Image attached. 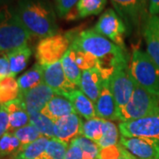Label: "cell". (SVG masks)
Here are the masks:
<instances>
[{"label":"cell","mask_w":159,"mask_h":159,"mask_svg":"<svg viewBox=\"0 0 159 159\" xmlns=\"http://www.w3.org/2000/svg\"><path fill=\"white\" fill-rule=\"evenodd\" d=\"M71 46L89 52L97 58V68L103 80H110L119 67L128 65L126 51L94 29L82 30L78 33Z\"/></svg>","instance_id":"cell-1"},{"label":"cell","mask_w":159,"mask_h":159,"mask_svg":"<svg viewBox=\"0 0 159 159\" xmlns=\"http://www.w3.org/2000/svg\"><path fill=\"white\" fill-rule=\"evenodd\" d=\"M16 11L32 36L43 39L57 34L56 11L49 0H20Z\"/></svg>","instance_id":"cell-2"},{"label":"cell","mask_w":159,"mask_h":159,"mask_svg":"<svg viewBox=\"0 0 159 159\" xmlns=\"http://www.w3.org/2000/svg\"><path fill=\"white\" fill-rule=\"evenodd\" d=\"M31 37L16 9L7 5L0 6V55H7L17 49L29 46Z\"/></svg>","instance_id":"cell-3"},{"label":"cell","mask_w":159,"mask_h":159,"mask_svg":"<svg viewBox=\"0 0 159 159\" xmlns=\"http://www.w3.org/2000/svg\"><path fill=\"white\" fill-rule=\"evenodd\" d=\"M129 72L136 84L159 97V66L147 52L134 50Z\"/></svg>","instance_id":"cell-4"},{"label":"cell","mask_w":159,"mask_h":159,"mask_svg":"<svg viewBox=\"0 0 159 159\" xmlns=\"http://www.w3.org/2000/svg\"><path fill=\"white\" fill-rule=\"evenodd\" d=\"M159 111V97L135 83L133 96L125 107L118 112L121 122L142 119Z\"/></svg>","instance_id":"cell-5"},{"label":"cell","mask_w":159,"mask_h":159,"mask_svg":"<svg viewBox=\"0 0 159 159\" xmlns=\"http://www.w3.org/2000/svg\"><path fill=\"white\" fill-rule=\"evenodd\" d=\"M78 33L71 30L64 34H57L40 40L35 49V57L42 66L60 61L68 51Z\"/></svg>","instance_id":"cell-6"},{"label":"cell","mask_w":159,"mask_h":159,"mask_svg":"<svg viewBox=\"0 0 159 159\" xmlns=\"http://www.w3.org/2000/svg\"><path fill=\"white\" fill-rule=\"evenodd\" d=\"M116 12L123 20L129 33L144 29L148 20V0H111Z\"/></svg>","instance_id":"cell-7"},{"label":"cell","mask_w":159,"mask_h":159,"mask_svg":"<svg viewBox=\"0 0 159 159\" xmlns=\"http://www.w3.org/2000/svg\"><path fill=\"white\" fill-rule=\"evenodd\" d=\"M94 30L125 50V36L128 30L123 20L113 9H107L102 13L97 20Z\"/></svg>","instance_id":"cell-8"},{"label":"cell","mask_w":159,"mask_h":159,"mask_svg":"<svg viewBox=\"0 0 159 159\" xmlns=\"http://www.w3.org/2000/svg\"><path fill=\"white\" fill-rule=\"evenodd\" d=\"M121 136L138 137L159 142V111L142 119L120 122Z\"/></svg>","instance_id":"cell-9"},{"label":"cell","mask_w":159,"mask_h":159,"mask_svg":"<svg viewBox=\"0 0 159 159\" xmlns=\"http://www.w3.org/2000/svg\"><path fill=\"white\" fill-rule=\"evenodd\" d=\"M109 81L119 112L129 102L135 87V81L129 72V66L125 65L119 67Z\"/></svg>","instance_id":"cell-10"},{"label":"cell","mask_w":159,"mask_h":159,"mask_svg":"<svg viewBox=\"0 0 159 159\" xmlns=\"http://www.w3.org/2000/svg\"><path fill=\"white\" fill-rule=\"evenodd\" d=\"M119 144L138 159H159V142L145 138H119Z\"/></svg>","instance_id":"cell-11"},{"label":"cell","mask_w":159,"mask_h":159,"mask_svg":"<svg viewBox=\"0 0 159 159\" xmlns=\"http://www.w3.org/2000/svg\"><path fill=\"white\" fill-rule=\"evenodd\" d=\"M43 83L54 91L56 95L62 97L77 88L66 78L61 60L43 66Z\"/></svg>","instance_id":"cell-12"},{"label":"cell","mask_w":159,"mask_h":159,"mask_svg":"<svg viewBox=\"0 0 159 159\" xmlns=\"http://www.w3.org/2000/svg\"><path fill=\"white\" fill-rule=\"evenodd\" d=\"M55 95L54 91L43 82L25 93H20V97L22 98L29 116L41 112Z\"/></svg>","instance_id":"cell-13"},{"label":"cell","mask_w":159,"mask_h":159,"mask_svg":"<svg viewBox=\"0 0 159 159\" xmlns=\"http://www.w3.org/2000/svg\"><path fill=\"white\" fill-rule=\"evenodd\" d=\"M83 122L77 113L70 114L54 123V138L70 144L76 137L81 135Z\"/></svg>","instance_id":"cell-14"},{"label":"cell","mask_w":159,"mask_h":159,"mask_svg":"<svg viewBox=\"0 0 159 159\" xmlns=\"http://www.w3.org/2000/svg\"><path fill=\"white\" fill-rule=\"evenodd\" d=\"M95 108L97 118L105 120H119L118 107L111 89L109 80H105L102 83L100 96L95 102Z\"/></svg>","instance_id":"cell-15"},{"label":"cell","mask_w":159,"mask_h":159,"mask_svg":"<svg viewBox=\"0 0 159 159\" xmlns=\"http://www.w3.org/2000/svg\"><path fill=\"white\" fill-rule=\"evenodd\" d=\"M104 80L99 70L95 67L82 72L79 87L80 90L95 103L100 96Z\"/></svg>","instance_id":"cell-16"},{"label":"cell","mask_w":159,"mask_h":159,"mask_svg":"<svg viewBox=\"0 0 159 159\" xmlns=\"http://www.w3.org/2000/svg\"><path fill=\"white\" fill-rule=\"evenodd\" d=\"M9 114V132H13L30 124V116L28 113L22 98L19 97L14 101L4 105Z\"/></svg>","instance_id":"cell-17"},{"label":"cell","mask_w":159,"mask_h":159,"mask_svg":"<svg viewBox=\"0 0 159 159\" xmlns=\"http://www.w3.org/2000/svg\"><path fill=\"white\" fill-rule=\"evenodd\" d=\"M41 113L45 115L55 123L61 118L76 112L72 102L66 97L55 95L42 110Z\"/></svg>","instance_id":"cell-18"},{"label":"cell","mask_w":159,"mask_h":159,"mask_svg":"<svg viewBox=\"0 0 159 159\" xmlns=\"http://www.w3.org/2000/svg\"><path fill=\"white\" fill-rule=\"evenodd\" d=\"M65 97H66L72 102L75 112L80 116L83 117L87 120L97 117L95 103L80 89H75L66 94Z\"/></svg>","instance_id":"cell-19"},{"label":"cell","mask_w":159,"mask_h":159,"mask_svg":"<svg viewBox=\"0 0 159 159\" xmlns=\"http://www.w3.org/2000/svg\"><path fill=\"white\" fill-rule=\"evenodd\" d=\"M107 0H80L72 10V14L66 16L67 20H79L99 14L105 7Z\"/></svg>","instance_id":"cell-20"},{"label":"cell","mask_w":159,"mask_h":159,"mask_svg":"<svg viewBox=\"0 0 159 159\" xmlns=\"http://www.w3.org/2000/svg\"><path fill=\"white\" fill-rule=\"evenodd\" d=\"M20 93L34 89L43 82V66L36 63L17 80Z\"/></svg>","instance_id":"cell-21"},{"label":"cell","mask_w":159,"mask_h":159,"mask_svg":"<svg viewBox=\"0 0 159 159\" xmlns=\"http://www.w3.org/2000/svg\"><path fill=\"white\" fill-rule=\"evenodd\" d=\"M50 139L41 136L30 144L23 146L13 159H44L47 144Z\"/></svg>","instance_id":"cell-22"},{"label":"cell","mask_w":159,"mask_h":159,"mask_svg":"<svg viewBox=\"0 0 159 159\" xmlns=\"http://www.w3.org/2000/svg\"><path fill=\"white\" fill-rule=\"evenodd\" d=\"M31 55L32 50L29 46L17 49L6 55L10 63V68L12 76H15L26 68Z\"/></svg>","instance_id":"cell-23"},{"label":"cell","mask_w":159,"mask_h":159,"mask_svg":"<svg viewBox=\"0 0 159 159\" xmlns=\"http://www.w3.org/2000/svg\"><path fill=\"white\" fill-rule=\"evenodd\" d=\"M20 88L15 76H7L0 80V106L14 101L20 97Z\"/></svg>","instance_id":"cell-24"},{"label":"cell","mask_w":159,"mask_h":159,"mask_svg":"<svg viewBox=\"0 0 159 159\" xmlns=\"http://www.w3.org/2000/svg\"><path fill=\"white\" fill-rule=\"evenodd\" d=\"M119 131L115 123L111 120L104 119L102 126V135L101 139L96 143L100 148H107L119 144Z\"/></svg>","instance_id":"cell-25"},{"label":"cell","mask_w":159,"mask_h":159,"mask_svg":"<svg viewBox=\"0 0 159 159\" xmlns=\"http://www.w3.org/2000/svg\"><path fill=\"white\" fill-rule=\"evenodd\" d=\"M22 148L20 142L11 132H7L0 139V158L17 155Z\"/></svg>","instance_id":"cell-26"},{"label":"cell","mask_w":159,"mask_h":159,"mask_svg":"<svg viewBox=\"0 0 159 159\" xmlns=\"http://www.w3.org/2000/svg\"><path fill=\"white\" fill-rule=\"evenodd\" d=\"M30 124L39 131L42 136L54 138V122L41 112L30 115Z\"/></svg>","instance_id":"cell-27"},{"label":"cell","mask_w":159,"mask_h":159,"mask_svg":"<svg viewBox=\"0 0 159 159\" xmlns=\"http://www.w3.org/2000/svg\"><path fill=\"white\" fill-rule=\"evenodd\" d=\"M61 65L66 78L72 83H74V85L79 87L82 71L79 68V66L75 64L74 59L72 58L69 50L61 58Z\"/></svg>","instance_id":"cell-28"},{"label":"cell","mask_w":159,"mask_h":159,"mask_svg":"<svg viewBox=\"0 0 159 159\" xmlns=\"http://www.w3.org/2000/svg\"><path fill=\"white\" fill-rule=\"evenodd\" d=\"M69 51L75 64L79 66V68L82 72L97 67V59L90 53L80 51L79 49L74 48L72 46H70Z\"/></svg>","instance_id":"cell-29"},{"label":"cell","mask_w":159,"mask_h":159,"mask_svg":"<svg viewBox=\"0 0 159 159\" xmlns=\"http://www.w3.org/2000/svg\"><path fill=\"white\" fill-rule=\"evenodd\" d=\"M104 119L100 118L88 119L83 123L81 128V135L89 139L93 142H97L102 135V126Z\"/></svg>","instance_id":"cell-30"},{"label":"cell","mask_w":159,"mask_h":159,"mask_svg":"<svg viewBox=\"0 0 159 159\" xmlns=\"http://www.w3.org/2000/svg\"><path fill=\"white\" fill-rule=\"evenodd\" d=\"M72 142L80 148L82 151V159H98L100 148L95 142L82 135L76 137Z\"/></svg>","instance_id":"cell-31"},{"label":"cell","mask_w":159,"mask_h":159,"mask_svg":"<svg viewBox=\"0 0 159 159\" xmlns=\"http://www.w3.org/2000/svg\"><path fill=\"white\" fill-rule=\"evenodd\" d=\"M68 146L69 144L51 138L46 147L44 159H64Z\"/></svg>","instance_id":"cell-32"},{"label":"cell","mask_w":159,"mask_h":159,"mask_svg":"<svg viewBox=\"0 0 159 159\" xmlns=\"http://www.w3.org/2000/svg\"><path fill=\"white\" fill-rule=\"evenodd\" d=\"M143 35L147 45V53L159 66V39L147 26L143 29Z\"/></svg>","instance_id":"cell-33"},{"label":"cell","mask_w":159,"mask_h":159,"mask_svg":"<svg viewBox=\"0 0 159 159\" xmlns=\"http://www.w3.org/2000/svg\"><path fill=\"white\" fill-rule=\"evenodd\" d=\"M12 134L17 137L18 140L21 143L22 147L32 143L42 136L39 131L31 124L13 131Z\"/></svg>","instance_id":"cell-34"},{"label":"cell","mask_w":159,"mask_h":159,"mask_svg":"<svg viewBox=\"0 0 159 159\" xmlns=\"http://www.w3.org/2000/svg\"><path fill=\"white\" fill-rule=\"evenodd\" d=\"M80 0H55V11L58 17L65 18L75 8Z\"/></svg>","instance_id":"cell-35"},{"label":"cell","mask_w":159,"mask_h":159,"mask_svg":"<svg viewBox=\"0 0 159 159\" xmlns=\"http://www.w3.org/2000/svg\"><path fill=\"white\" fill-rule=\"evenodd\" d=\"M123 148H124L119 143L111 147L100 148L98 159H119Z\"/></svg>","instance_id":"cell-36"},{"label":"cell","mask_w":159,"mask_h":159,"mask_svg":"<svg viewBox=\"0 0 159 159\" xmlns=\"http://www.w3.org/2000/svg\"><path fill=\"white\" fill-rule=\"evenodd\" d=\"M9 132V114L4 105L0 106V139Z\"/></svg>","instance_id":"cell-37"},{"label":"cell","mask_w":159,"mask_h":159,"mask_svg":"<svg viewBox=\"0 0 159 159\" xmlns=\"http://www.w3.org/2000/svg\"><path fill=\"white\" fill-rule=\"evenodd\" d=\"M64 159H82V151L77 144L71 142Z\"/></svg>","instance_id":"cell-38"},{"label":"cell","mask_w":159,"mask_h":159,"mask_svg":"<svg viewBox=\"0 0 159 159\" xmlns=\"http://www.w3.org/2000/svg\"><path fill=\"white\" fill-rule=\"evenodd\" d=\"M7 76H12L10 68V63L6 55H0V77L4 78Z\"/></svg>","instance_id":"cell-39"},{"label":"cell","mask_w":159,"mask_h":159,"mask_svg":"<svg viewBox=\"0 0 159 159\" xmlns=\"http://www.w3.org/2000/svg\"><path fill=\"white\" fill-rule=\"evenodd\" d=\"M145 26H147L148 29L152 31V33L159 39V17L157 15L149 16Z\"/></svg>","instance_id":"cell-40"},{"label":"cell","mask_w":159,"mask_h":159,"mask_svg":"<svg viewBox=\"0 0 159 159\" xmlns=\"http://www.w3.org/2000/svg\"><path fill=\"white\" fill-rule=\"evenodd\" d=\"M148 14L149 16L159 14V0H148Z\"/></svg>","instance_id":"cell-41"},{"label":"cell","mask_w":159,"mask_h":159,"mask_svg":"<svg viewBox=\"0 0 159 159\" xmlns=\"http://www.w3.org/2000/svg\"><path fill=\"white\" fill-rule=\"evenodd\" d=\"M124 148V147H123ZM119 159H138L136 158L134 156H133L130 152H128L125 148H123L122 150V153L120 155V157H119Z\"/></svg>","instance_id":"cell-42"},{"label":"cell","mask_w":159,"mask_h":159,"mask_svg":"<svg viewBox=\"0 0 159 159\" xmlns=\"http://www.w3.org/2000/svg\"><path fill=\"white\" fill-rule=\"evenodd\" d=\"M5 2H6V0H0V6H3V5H6Z\"/></svg>","instance_id":"cell-43"},{"label":"cell","mask_w":159,"mask_h":159,"mask_svg":"<svg viewBox=\"0 0 159 159\" xmlns=\"http://www.w3.org/2000/svg\"><path fill=\"white\" fill-rule=\"evenodd\" d=\"M0 80H1V77H0Z\"/></svg>","instance_id":"cell-44"}]
</instances>
